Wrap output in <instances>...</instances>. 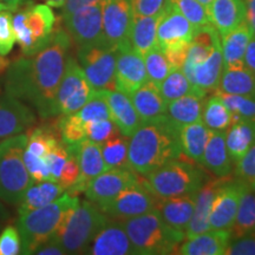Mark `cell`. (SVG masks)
Instances as JSON below:
<instances>
[{
    "label": "cell",
    "instance_id": "obj_1",
    "mask_svg": "<svg viewBox=\"0 0 255 255\" xmlns=\"http://www.w3.org/2000/svg\"><path fill=\"white\" fill-rule=\"evenodd\" d=\"M70 45L71 37L68 31L55 28L43 50L9 63L5 76L6 94L31 104L43 119L58 116L56 97Z\"/></svg>",
    "mask_w": 255,
    "mask_h": 255
},
{
    "label": "cell",
    "instance_id": "obj_2",
    "mask_svg": "<svg viewBox=\"0 0 255 255\" xmlns=\"http://www.w3.org/2000/svg\"><path fill=\"white\" fill-rule=\"evenodd\" d=\"M180 130L167 114L142 122L129 137V168L139 176H146L165 162L183 156Z\"/></svg>",
    "mask_w": 255,
    "mask_h": 255
},
{
    "label": "cell",
    "instance_id": "obj_3",
    "mask_svg": "<svg viewBox=\"0 0 255 255\" xmlns=\"http://www.w3.org/2000/svg\"><path fill=\"white\" fill-rule=\"evenodd\" d=\"M123 225L135 254H175L177 247L186 239V233L167 225L156 209L127 220Z\"/></svg>",
    "mask_w": 255,
    "mask_h": 255
},
{
    "label": "cell",
    "instance_id": "obj_4",
    "mask_svg": "<svg viewBox=\"0 0 255 255\" xmlns=\"http://www.w3.org/2000/svg\"><path fill=\"white\" fill-rule=\"evenodd\" d=\"M108 222V216L90 200L78 201L60 222L55 240L66 254H85L91 241Z\"/></svg>",
    "mask_w": 255,
    "mask_h": 255
},
{
    "label": "cell",
    "instance_id": "obj_5",
    "mask_svg": "<svg viewBox=\"0 0 255 255\" xmlns=\"http://www.w3.org/2000/svg\"><path fill=\"white\" fill-rule=\"evenodd\" d=\"M79 201L77 196L63 193L49 205L19 214L17 228L21 239V254L31 255L53 238L66 212Z\"/></svg>",
    "mask_w": 255,
    "mask_h": 255
},
{
    "label": "cell",
    "instance_id": "obj_6",
    "mask_svg": "<svg viewBox=\"0 0 255 255\" xmlns=\"http://www.w3.org/2000/svg\"><path fill=\"white\" fill-rule=\"evenodd\" d=\"M26 143L27 133L8 137L0 143V200L12 206L21 202L33 183L23 158Z\"/></svg>",
    "mask_w": 255,
    "mask_h": 255
},
{
    "label": "cell",
    "instance_id": "obj_7",
    "mask_svg": "<svg viewBox=\"0 0 255 255\" xmlns=\"http://www.w3.org/2000/svg\"><path fill=\"white\" fill-rule=\"evenodd\" d=\"M186 156L170 159L146 175L145 184L156 197H170L196 193L205 174Z\"/></svg>",
    "mask_w": 255,
    "mask_h": 255
},
{
    "label": "cell",
    "instance_id": "obj_8",
    "mask_svg": "<svg viewBox=\"0 0 255 255\" xmlns=\"http://www.w3.org/2000/svg\"><path fill=\"white\" fill-rule=\"evenodd\" d=\"M15 39L24 56H33L43 50L52 38L56 15L46 4H27L13 14Z\"/></svg>",
    "mask_w": 255,
    "mask_h": 255
},
{
    "label": "cell",
    "instance_id": "obj_9",
    "mask_svg": "<svg viewBox=\"0 0 255 255\" xmlns=\"http://www.w3.org/2000/svg\"><path fill=\"white\" fill-rule=\"evenodd\" d=\"M119 46L108 40L78 47L77 58L95 91L116 90V60Z\"/></svg>",
    "mask_w": 255,
    "mask_h": 255
},
{
    "label": "cell",
    "instance_id": "obj_10",
    "mask_svg": "<svg viewBox=\"0 0 255 255\" xmlns=\"http://www.w3.org/2000/svg\"><path fill=\"white\" fill-rule=\"evenodd\" d=\"M95 94L96 91L88 82L78 60L69 56L57 91L56 104L58 114L66 116L77 113Z\"/></svg>",
    "mask_w": 255,
    "mask_h": 255
},
{
    "label": "cell",
    "instance_id": "obj_11",
    "mask_svg": "<svg viewBox=\"0 0 255 255\" xmlns=\"http://www.w3.org/2000/svg\"><path fill=\"white\" fill-rule=\"evenodd\" d=\"M156 201L157 197L149 189L144 180H139V182L121 191L101 209L108 218L124 222L155 209Z\"/></svg>",
    "mask_w": 255,
    "mask_h": 255
},
{
    "label": "cell",
    "instance_id": "obj_12",
    "mask_svg": "<svg viewBox=\"0 0 255 255\" xmlns=\"http://www.w3.org/2000/svg\"><path fill=\"white\" fill-rule=\"evenodd\" d=\"M63 20L66 31L78 47L107 40L103 31L102 2L76 9Z\"/></svg>",
    "mask_w": 255,
    "mask_h": 255
},
{
    "label": "cell",
    "instance_id": "obj_13",
    "mask_svg": "<svg viewBox=\"0 0 255 255\" xmlns=\"http://www.w3.org/2000/svg\"><path fill=\"white\" fill-rule=\"evenodd\" d=\"M247 187L250 186L242 183L241 181L229 180V176L223 180L216 189L210 208L208 219L210 229L231 231L237 216L241 195Z\"/></svg>",
    "mask_w": 255,
    "mask_h": 255
},
{
    "label": "cell",
    "instance_id": "obj_14",
    "mask_svg": "<svg viewBox=\"0 0 255 255\" xmlns=\"http://www.w3.org/2000/svg\"><path fill=\"white\" fill-rule=\"evenodd\" d=\"M139 175L130 168L107 169L89 182L85 195L100 208L116 197L126 188L139 182Z\"/></svg>",
    "mask_w": 255,
    "mask_h": 255
},
{
    "label": "cell",
    "instance_id": "obj_15",
    "mask_svg": "<svg viewBox=\"0 0 255 255\" xmlns=\"http://www.w3.org/2000/svg\"><path fill=\"white\" fill-rule=\"evenodd\" d=\"M148 81L143 56L126 41L119 46L116 60V88L130 96Z\"/></svg>",
    "mask_w": 255,
    "mask_h": 255
},
{
    "label": "cell",
    "instance_id": "obj_16",
    "mask_svg": "<svg viewBox=\"0 0 255 255\" xmlns=\"http://www.w3.org/2000/svg\"><path fill=\"white\" fill-rule=\"evenodd\" d=\"M197 28L177 9L165 4L157 26V46L163 51L189 45Z\"/></svg>",
    "mask_w": 255,
    "mask_h": 255
},
{
    "label": "cell",
    "instance_id": "obj_17",
    "mask_svg": "<svg viewBox=\"0 0 255 255\" xmlns=\"http://www.w3.org/2000/svg\"><path fill=\"white\" fill-rule=\"evenodd\" d=\"M132 17L130 0H103L102 19L105 39L116 46L129 41Z\"/></svg>",
    "mask_w": 255,
    "mask_h": 255
},
{
    "label": "cell",
    "instance_id": "obj_18",
    "mask_svg": "<svg viewBox=\"0 0 255 255\" xmlns=\"http://www.w3.org/2000/svg\"><path fill=\"white\" fill-rule=\"evenodd\" d=\"M34 122V111L25 102L0 91V139L23 133Z\"/></svg>",
    "mask_w": 255,
    "mask_h": 255
},
{
    "label": "cell",
    "instance_id": "obj_19",
    "mask_svg": "<svg viewBox=\"0 0 255 255\" xmlns=\"http://www.w3.org/2000/svg\"><path fill=\"white\" fill-rule=\"evenodd\" d=\"M182 71L190 82L194 92L206 96L215 92L223 72L221 43H219L207 58L196 65L184 66Z\"/></svg>",
    "mask_w": 255,
    "mask_h": 255
},
{
    "label": "cell",
    "instance_id": "obj_20",
    "mask_svg": "<svg viewBox=\"0 0 255 255\" xmlns=\"http://www.w3.org/2000/svg\"><path fill=\"white\" fill-rule=\"evenodd\" d=\"M75 149L79 163V177L75 186L68 189L66 193L77 196V194L85 191L92 178L107 170V165L104 163L100 143L85 138L76 144Z\"/></svg>",
    "mask_w": 255,
    "mask_h": 255
},
{
    "label": "cell",
    "instance_id": "obj_21",
    "mask_svg": "<svg viewBox=\"0 0 255 255\" xmlns=\"http://www.w3.org/2000/svg\"><path fill=\"white\" fill-rule=\"evenodd\" d=\"M91 255H131L135 254L123 222L105 223L91 241L87 253Z\"/></svg>",
    "mask_w": 255,
    "mask_h": 255
},
{
    "label": "cell",
    "instance_id": "obj_22",
    "mask_svg": "<svg viewBox=\"0 0 255 255\" xmlns=\"http://www.w3.org/2000/svg\"><path fill=\"white\" fill-rule=\"evenodd\" d=\"M196 193L170 197H157L155 209L167 225L176 231L186 233L193 215Z\"/></svg>",
    "mask_w": 255,
    "mask_h": 255
},
{
    "label": "cell",
    "instance_id": "obj_23",
    "mask_svg": "<svg viewBox=\"0 0 255 255\" xmlns=\"http://www.w3.org/2000/svg\"><path fill=\"white\" fill-rule=\"evenodd\" d=\"M232 240L231 231L210 229L194 237L177 247L175 254L181 255H225L229 241Z\"/></svg>",
    "mask_w": 255,
    "mask_h": 255
},
{
    "label": "cell",
    "instance_id": "obj_24",
    "mask_svg": "<svg viewBox=\"0 0 255 255\" xmlns=\"http://www.w3.org/2000/svg\"><path fill=\"white\" fill-rule=\"evenodd\" d=\"M109 104L111 120L119 128L120 132L124 136L130 137L142 123L138 114L133 107L130 96L120 90L103 91Z\"/></svg>",
    "mask_w": 255,
    "mask_h": 255
},
{
    "label": "cell",
    "instance_id": "obj_25",
    "mask_svg": "<svg viewBox=\"0 0 255 255\" xmlns=\"http://www.w3.org/2000/svg\"><path fill=\"white\" fill-rule=\"evenodd\" d=\"M225 178L226 177H218L214 180H209L207 183L202 184L200 189L196 191L195 207H194L193 215H191L190 221L186 228V238L210 231L208 221L210 208H212L216 189L223 182Z\"/></svg>",
    "mask_w": 255,
    "mask_h": 255
},
{
    "label": "cell",
    "instance_id": "obj_26",
    "mask_svg": "<svg viewBox=\"0 0 255 255\" xmlns=\"http://www.w3.org/2000/svg\"><path fill=\"white\" fill-rule=\"evenodd\" d=\"M232 162L226 145L225 131L210 130L201 164L216 177H227L232 173Z\"/></svg>",
    "mask_w": 255,
    "mask_h": 255
},
{
    "label": "cell",
    "instance_id": "obj_27",
    "mask_svg": "<svg viewBox=\"0 0 255 255\" xmlns=\"http://www.w3.org/2000/svg\"><path fill=\"white\" fill-rule=\"evenodd\" d=\"M208 12L210 23L220 36H225L246 20L244 0H213Z\"/></svg>",
    "mask_w": 255,
    "mask_h": 255
},
{
    "label": "cell",
    "instance_id": "obj_28",
    "mask_svg": "<svg viewBox=\"0 0 255 255\" xmlns=\"http://www.w3.org/2000/svg\"><path fill=\"white\" fill-rule=\"evenodd\" d=\"M223 57V69H233L244 66L245 53H246L248 43L253 37L250 25L247 21L242 23L225 36H220Z\"/></svg>",
    "mask_w": 255,
    "mask_h": 255
},
{
    "label": "cell",
    "instance_id": "obj_29",
    "mask_svg": "<svg viewBox=\"0 0 255 255\" xmlns=\"http://www.w3.org/2000/svg\"><path fill=\"white\" fill-rule=\"evenodd\" d=\"M130 100L142 122L167 114L168 102L161 95L157 85L149 81L132 92L130 95Z\"/></svg>",
    "mask_w": 255,
    "mask_h": 255
},
{
    "label": "cell",
    "instance_id": "obj_30",
    "mask_svg": "<svg viewBox=\"0 0 255 255\" xmlns=\"http://www.w3.org/2000/svg\"><path fill=\"white\" fill-rule=\"evenodd\" d=\"M163 11V9H162ZM162 12L155 15H133L130 28V43L139 55L144 57L157 46V26Z\"/></svg>",
    "mask_w": 255,
    "mask_h": 255
},
{
    "label": "cell",
    "instance_id": "obj_31",
    "mask_svg": "<svg viewBox=\"0 0 255 255\" xmlns=\"http://www.w3.org/2000/svg\"><path fill=\"white\" fill-rule=\"evenodd\" d=\"M203 105H205V96L193 91L177 100L169 102L167 115L177 127L182 128L186 124L201 121Z\"/></svg>",
    "mask_w": 255,
    "mask_h": 255
},
{
    "label": "cell",
    "instance_id": "obj_32",
    "mask_svg": "<svg viewBox=\"0 0 255 255\" xmlns=\"http://www.w3.org/2000/svg\"><path fill=\"white\" fill-rule=\"evenodd\" d=\"M226 145L233 162H237L255 143V120H240L225 131Z\"/></svg>",
    "mask_w": 255,
    "mask_h": 255
},
{
    "label": "cell",
    "instance_id": "obj_33",
    "mask_svg": "<svg viewBox=\"0 0 255 255\" xmlns=\"http://www.w3.org/2000/svg\"><path fill=\"white\" fill-rule=\"evenodd\" d=\"M64 191H65L64 188L56 181L46 180L33 182L27 188L23 200L18 205V213L24 214V213L49 205L58 199Z\"/></svg>",
    "mask_w": 255,
    "mask_h": 255
},
{
    "label": "cell",
    "instance_id": "obj_34",
    "mask_svg": "<svg viewBox=\"0 0 255 255\" xmlns=\"http://www.w3.org/2000/svg\"><path fill=\"white\" fill-rule=\"evenodd\" d=\"M210 130L202 121L186 124L180 130V143L182 154L191 161L201 163Z\"/></svg>",
    "mask_w": 255,
    "mask_h": 255
},
{
    "label": "cell",
    "instance_id": "obj_35",
    "mask_svg": "<svg viewBox=\"0 0 255 255\" xmlns=\"http://www.w3.org/2000/svg\"><path fill=\"white\" fill-rule=\"evenodd\" d=\"M216 90L226 94L255 97V75L245 65L240 68L223 69Z\"/></svg>",
    "mask_w": 255,
    "mask_h": 255
},
{
    "label": "cell",
    "instance_id": "obj_36",
    "mask_svg": "<svg viewBox=\"0 0 255 255\" xmlns=\"http://www.w3.org/2000/svg\"><path fill=\"white\" fill-rule=\"evenodd\" d=\"M231 234L234 239L255 234V191L251 187L242 193Z\"/></svg>",
    "mask_w": 255,
    "mask_h": 255
},
{
    "label": "cell",
    "instance_id": "obj_37",
    "mask_svg": "<svg viewBox=\"0 0 255 255\" xmlns=\"http://www.w3.org/2000/svg\"><path fill=\"white\" fill-rule=\"evenodd\" d=\"M201 121L209 130L226 131L233 124V114L223 104L219 96L214 95L205 102Z\"/></svg>",
    "mask_w": 255,
    "mask_h": 255
},
{
    "label": "cell",
    "instance_id": "obj_38",
    "mask_svg": "<svg viewBox=\"0 0 255 255\" xmlns=\"http://www.w3.org/2000/svg\"><path fill=\"white\" fill-rule=\"evenodd\" d=\"M101 148L107 169L129 168L128 165L129 137L124 135L115 136L102 143Z\"/></svg>",
    "mask_w": 255,
    "mask_h": 255
},
{
    "label": "cell",
    "instance_id": "obj_39",
    "mask_svg": "<svg viewBox=\"0 0 255 255\" xmlns=\"http://www.w3.org/2000/svg\"><path fill=\"white\" fill-rule=\"evenodd\" d=\"M215 95L233 114V123L240 120H255V97L226 94L220 90H215Z\"/></svg>",
    "mask_w": 255,
    "mask_h": 255
},
{
    "label": "cell",
    "instance_id": "obj_40",
    "mask_svg": "<svg viewBox=\"0 0 255 255\" xmlns=\"http://www.w3.org/2000/svg\"><path fill=\"white\" fill-rule=\"evenodd\" d=\"M158 89L168 103L194 91L182 69L171 70L167 77L158 85Z\"/></svg>",
    "mask_w": 255,
    "mask_h": 255
},
{
    "label": "cell",
    "instance_id": "obj_41",
    "mask_svg": "<svg viewBox=\"0 0 255 255\" xmlns=\"http://www.w3.org/2000/svg\"><path fill=\"white\" fill-rule=\"evenodd\" d=\"M143 58H144L148 81L158 87L162 81L169 75V72L173 70L164 51L161 47L155 46L148 53H145Z\"/></svg>",
    "mask_w": 255,
    "mask_h": 255
},
{
    "label": "cell",
    "instance_id": "obj_42",
    "mask_svg": "<svg viewBox=\"0 0 255 255\" xmlns=\"http://www.w3.org/2000/svg\"><path fill=\"white\" fill-rule=\"evenodd\" d=\"M165 4L177 9L196 28L212 24L209 12L197 0H165Z\"/></svg>",
    "mask_w": 255,
    "mask_h": 255
},
{
    "label": "cell",
    "instance_id": "obj_43",
    "mask_svg": "<svg viewBox=\"0 0 255 255\" xmlns=\"http://www.w3.org/2000/svg\"><path fill=\"white\" fill-rule=\"evenodd\" d=\"M85 124L102 120H111L109 104L103 91H96L94 97L75 113Z\"/></svg>",
    "mask_w": 255,
    "mask_h": 255
},
{
    "label": "cell",
    "instance_id": "obj_44",
    "mask_svg": "<svg viewBox=\"0 0 255 255\" xmlns=\"http://www.w3.org/2000/svg\"><path fill=\"white\" fill-rule=\"evenodd\" d=\"M60 138L66 145H76L87 138L85 123L76 114L66 115L58 123Z\"/></svg>",
    "mask_w": 255,
    "mask_h": 255
},
{
    "label": "cell",
    "instance_id": "obj_45",
    "mask_svg": "<svg viewBox=\"0 0 255 255\" xmlns=\"http://www.w3.org/2000/svg\"><path fill=\"white\" fill-rule=\"evenodd\" d=\"M13 9L6 8L0 11V56L5 57L13 49L15 33L13 28Z\"/></svg>",
    "mask_w": 255,
    "mask_h": 255
},
{
    "label": "cell",
    "instance_id": "obj_46",
    "mask_svg": "<svg viewBox=\"0 0 255 255\" xmlns=\"http://www.w3.org/2000/svg\"><path fill=\"white\" fill-rule=\"evenodd\" d=\"M85 133H87L88 139L100 143V144L115 136L122 135L114 121L110 119L87 123L85 124Z\"/></svg>",
    "mask_w": 255,
    "mask_h": 255
},
{
    "label": "cell",
    "instance_id": "obj_47",
    "mask_svg": "<svg viewBox=\"0 0 255 255\" xmlns=\"http://www.w3.org/2000/svg\"><path fill=\"white\" fill-rule=\"evenodd\" d=\"M235 176L252 187L255 183V143L239 161L235 162Z\"/></svg>",
    "mask_w": 255,
    "mask_h": 255
},
{
    "label": "cell",
    "instance_id": "obj_48",
    "mask_svg": "<svg viewBox=\"0 0 255 255\" xmlns=\"http://www.w3.org/2000/svg\"><path fill=\"white\" fill-rule=\"evenodd\" d=\"M69 155H70L69 146L64 144L63 142L58 143V144H57L55 148H52V150L46 155L45 161L50 170L51 181H56V182H58L60 173H62V169L64 167V164H65Z\"/></svg>",
    "mask_w": 255,
    "mask_h": 255
},
{
    "label": "cell",
    "instance_id": "obj_49",
    "mask_svg": "<svg viewBox=\"0 0 255 255\" xmlns=\"http://www.w3.org/2000/svg\"><path fill=\"white\" fill-rule=\"evenodd\" d=\"M68 146L70 150V155L68 159H66L65 164H64L58 180V183L64 188V190H68L71 187L75 186L79 177V163L77 154H76L75 145Z\"/></svg>",
    "mask_w": 255,
    "mask_h": 255
},
{
    "label": "cell",
    "instance_id": "obj_50",
    "mask_svg": "<svg viewBox=\"0 0 255 255\" xmlns=\"http://www.w3.org/2000/svg\"><path fill=\"white\" fill-rule=\"evenodd\" d=\"M21 254V239L17 227L7 226L0 233V255Z\"/></svg>",
    "mask_w": 255,
    "mask_h": 255
},
{
    "label": "cell",
    "instance_id": "obj_51",
    "mask_svg": "<svg viewBox=\"0 0 255 255\" xmlns=\"http://www.w3.org/2000/svg\"><path fill=\"white\" fill-rule=\"evenodd\" d=\"M226 255H255V234L235 238L229 241Z\"/></svg>",
    "mask_w": 255,
    "mask_h": 255
},
{
    "label": "cell",
    "instance_id": "obj_52",
    "mask_svg": "<svg viewBox=\"0 0 255 255\" xmlns=\"http://www.w3.org/2000/svg\"><path fill=\"white\" fill-rule=\"evenodd\" d=\"M133 15H155L164 8L165 0H130Z\"/></svg>",
    "mask_w": 255,
    "mask_h": 255
},
{
    "label": "cell",
    "instance_id": "obj_53",
    "mask_svg": "<svg viewBox=\"0 0 255 255\" xmlns=\"http://www.w3.org/2000/svg\"><path fill=\"white\" fill-rule=\"evenodd\" d=\"M98 2H103V0H68L63 6L62 17H66V15L75 12L76 9L84 7V6L98 4Z\"/></svg>",
    "mask_w": 255,
    "mask_h": 255
},
{
    "label": "cell",
    "instance_id": "obj_54",
    "mask_svg": "<svg viewBox=\"0 0 255 255\" xmlns=\"http://www.w3.org/2000/svg\"><path fill=\"white\" fill-rule=\"evenodd\" d=\"M34 254L39 255H64L66 254L65 251L63 250V247L57 242L55 239H50L45 244H43L38 248Z\"/></svg>",
    "mask_w": 255,
    "mask_h": 255
},
{
    "label": "cell",
    "instance_id": "obj_55",
    "mask_svg": "<svg viewBox=\"0 0 255 255\" xmlns=\"http://www.w3.org/2000/svg\"><path fill=\"white\" fill-rule=\"evenodd\" d=\"M245 66L255 75V37H252V39L248 43L246 53H245L244 59Z\"/></svg>",
    "mask_w": 255,
    "mask_h": 255
},
{
    "label": "cell",
    "instance_id": "obj_56",
    "mask_svg": "<svg viewBox=\"0 0 255 255\" xmlns=\"http://www.w3.org/2000/svg\"><path fill=\"white\" fill-rule=\"evenodd\" d=\"M246 5V21L255 37V0H244Z\"/></svg>",
    "mask_w": 255,
    "mask_h": 255
},
{
    "label": "cell",
    "instance_id": "obj_57",
    "mask_svg": "<svg viewBox=\"0 0 255 255\" xmlns=\"http://www.w3.org/2000/svg\"><path fill=\"white\" fill-rule=\"evenodd\" d=\"M8 219V212L5 208V206L0 202V225H2L6 220Z\"/></svg>",
    "mask_w": 255,
    "mask_h": 255
},
{
    "label": "cell",
    "instance_id": "obj_58",
    "mask_svg": "<svg viewBox=\"0 0 255 255\" xmlns=\"http://www.w3.org/2000/svg\"><path fill=\"white\" fill-rule=\"evenodd\" d=\"M66 1L68 0H45L46 5L52 6V7H63Z\"/></svg>",
    "mask_w": 255,
    "mask_h": 255
},
{
    "label": "cell",
    "instance_id": "obj_59",
    "mask_svg": "<svg viewBox=\"0 0 255 255\" xmlns=\"http://www.w3.org/2000/svg\"><path fill=\"white\" fill-rule=\"evenodd\" d=\"M1 2H5V4L13 6V7L18 8V6L21 4L23 1H27V0H0Z\"/></svg>",
    "mask_w": 255,
    "mask_h": 255
},
{
    "label": "cell",
    "instance_id": "obj_60",
    "mask_svg": "<svg viewBox=\"0 0 255 255\" xmlns=\"http://www.w3.org/2000/svg\"><path fill=\"white\" fill-rule=\"evenodd\" d=\"M8 65H9L8 60L4 58L2 56H0V72L6 71V70H7V68H8Z\"/></svg>",
    "mask_w": 255,
    "mask_h": 255
},
{
    "label": "cell",
    "instance_id": "obj_61",
    "mask_svg": "<svg viewBox=\"0 0 255 255\" xmlns=\"http://www.w3.org/2000/svg\"><path fill=\"white\" fill-rule=\"evenodd\" d=\"M197 1H199L201 5L205 6V7L207 8V11H208L209 7H210V5H212L213 0H197Z\"/></svg>",
    "mask_w": 255,
    "mask_h": 255
},
{
    "label": "cell",
    "instance_id": "obj_62",
    "mask_svg": "<svg viewBox=\"0 0 255 255\" xmlns=\"http://www.w3.org/2000/svg\"><path fill=\"white\" fill-rule=\"evenodd\" d=\"M6 8H11V9H13V11H15V7H13V6H11V5H7V4H5V2H1L0 1V11H2V9H6Z\"/></svg>",
    "mask_w": 255,
    "mask_h": 255
},
{
    "label": "cell",
    "instance_id": "obj_63",
    "mask_svg": "<svg viewBox=\"0 0 255 255\" xmlns=\"http://www.w3.org/2000/svg\"><path fill=\"white\" fill-rule=\"evenodd\" d=\"M251 188H252V189H253V190L255 191V183H254V184H253V186H252Z\"/></svg>",
    "mask_w": 255,
    "mask_h": 255
}]
</instances>
